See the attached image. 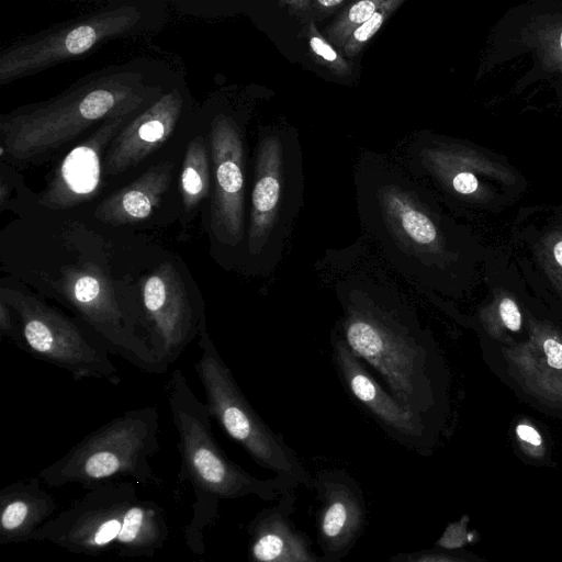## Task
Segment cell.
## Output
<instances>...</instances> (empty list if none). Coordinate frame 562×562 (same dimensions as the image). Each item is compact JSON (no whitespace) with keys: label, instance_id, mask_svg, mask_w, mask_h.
I'll return each instance as SVG.
<instances>
[{"label":"cell","instance_id":"6da1fadb","mask_svg":"<svg viewBox=\"0 0 562 562\" xmlns=\"http://www.w3.org/2000/svg\"><path fill=\"white\" fill-rule=\"evenodd\" d=\"M146 255L117 254L101 244L66 237L60 246L10 248L4 276L68 310L109 351L147 373H157L138 331L137 274Z\"/></svg>","mask_w":562,"mask_h":562},{"label":"cell","instance_id":"7a4b0ae2","mask_svg":"<svg viewBox=\"0 0 562 562\" xmlns=\"http://www.w3.org/2000/svg\"><path fill=\"white\" fill-rule=\"evenodd\" d=\"M334 289L341 310L337 326L349 350L435 436L441 364L408 297L381 271L344 272Z\"/></svg>","mask_w":562,"mask_h":562},{"label":"cell","instance_id":"3957f363","mask_svg":"<svg viewBox=\"0 0 562 562\" xmlns=\"http://www.w3.org/2000/svg\"><path fill=\"white\" fill-rule=\"evenodd\" d=\"M91 487L29 539L90 555L149 554L162 544L167 526L161 508L138 498L131 482L110 481Z\"/></svg>","mask_w":562,"mask_h":562},{"label":"cell","instance_id":"277c9868","mask_svg":"<svg viewBox=\"0 0 562 562\" xmlns=\"http://www.w3.org/2000/svg\"><path fill=\"white\" fill-rule=\"evenodd\" d=\"M149 88L136 72L121 71L93 79L61 95L1 121V154L35 160L101 120L131 115L148 98Z\"/></svg>","mask_w":562,"mask_h":562},{"label":"cell","instance_id":"5b68a950","mask_svg":"<svg viewBox=\"0 0 562 562\" xmlns=\"http://www.w3.org/2000/svg\"><path fill=\"white\" fill-rule=\"evenodd\" d=\"M171 419L177 429L181 458L180 474L195 491L215 505L220 499L255 495L262 501H277L299 486L291 479H258L234 463L216 442L205 403L191 390L183 372L176 369L166 384Z\"/></svg>","mask_w":562,"mask_h":562},{"label":"cell","instance_id":"8992f818","mask_svg":"<svg viewBox=\"0 0 562 562\" xmlns=\"http://www.w3.org/2000/svg\"><path fill=\"white\" fill-rule=\"evenodd\" d=\"M136 283L139 336L161 374L206 329L205 302L186 263L168 252L146 255Z\"/></svg>","mask_w":562,"mask_h":562},{"label":"cell","instance_id":"52a82bcc","mask_svg":"<svg viewBox=\"0 0 562 562\" xmlns=\"http://www.w3.org/2000/svg\"><path fill=\"white\" fill-rule=\"evenodd\" d=\"M0 300L13 311L18 327L14 344L20 349L68 371L75 381L94 378L120 384L109 349L82 322L9 276L0 278Z\"/></svg>","mask_w":562,"mask_h":562},{"label":"cell","instance_id":"ba28073f","mask_svg":"<svg viewBox=\"0 0 562 562\" xmlns=\"http://www.w3.org/2000/svg\"><path fill=\"white\" fill-rule=\"evenodd\" d=\"M157 406L126 411L86 435L64 457L40 472L49 485L80 483L86 487L132 476L155 481L149 459L159 450Z\"/></svg>","mask_w":562,"mask_h":562},{"label":"cell","instance_id":"9c48e42d","mask_svg":"<svg viewBox=\"0 0 562 562\" xmlns=\"http://www.w3.org/2000/svg\"><path fill=\"white\" fill-rule=\"evenodd\" d=\"M198 345L200 357L194 370L204 389L211 418L258 465L312 488L313 476L283 437L273 431L251 406L206 329L198 338Z\"/></svg>","mask_w":562,"mask_h":562},{"label":"cell","instance_id":"30bf717a","mask_svg":"<svg viewBox=\"0 0 562 562\" xmlns=\"http://www.w3.org/2000/svg\"><path fill=\"white\" fill-rule=\"evenodd\" d=\"M490 53L493 66L528 56L529 71L518 87L526 81L551 88L562 106V2L515 9L497 27Z\"/></svg>","mask_w":562,"mask_h":562},{"label":"cell","instance_id":"8fae6325","mask_svg":"<svg viewBox=\"0 0 562 562\" xmlns=\"http://www.w3.org/2000/svg\"><path fill=\"white\" fill-rule=\"evenodd\" d=\"M139 20L137 8L122 5L14 44L0 56V82H9L81 55L102 40L125 33Z\"/></svg>","mask_w":562,"mask_h":562},{"label":"cell","instance_id":"7c38bea8","mask_svg":"<svg viewBox=\"0 0 562 562\" xmlns=\"http://www.w3.org/2000/svg\"><path fill=\"white\" fill-rule=\"evenodd\" d=\"M214 193L210 234L216 248L225 250L224 269H238L245 241L243 142L235 122L214 117L210 131ZM220 251L215 259H217Z\"/></svg>","mask_w":562,"mask_h":562},{"label":"cell","instance_id":"4fadbf2b","mask_svg":"<svg viewBox=\"0 0 562 562\" xmlns=\"http://www.w3.org/2000/svg\"><path fill=\"white\" fill-rule=\"evenodd\" d=\"M425 154L429 169L450 191L488 212L513 204L527 187L506 159L490 150L451 145Z\"/></svg>","mask_w":562,"mask_h":562},{"label":"cell","instance_id":"5bb4252c","mask_svg":"<svg viewBox=\"0 0 562 562\" xmlns=\"http://www.w3.org/2000/svg\"><path fill=\"white\" fill-rule=\"evenodd\" d=\"M282 187V145L278 136H268L260 143L255 183L251 193V213L239 267L245 277H265L279 261V246L274 237L279 220Z\"/></svg>","mask_w":562,"mask_h":562},{"label":"cell","instance_id":"9a60e30c","mask_svg":"<svg viewBox=\"0 0 562 562\" xmlns=\"http://www.w3.org/2000/svg\"><path fill=\"white\" fill-rule=\"evenodd\" d=\"M335 366L346 389L398 443L419 454L430 452L435 436L412 412L406 409L368 371L349 350L337 326L330 331Z\"/></svg>","mask_w":562,"mask_h":562},{"label":"cell","instance_id":"2e32d148","mask_svg":"<svg viewBox=\"0 0 562 562\" xmlns=\"http://www.w3.org/2000/svg\"><path fill=\"white\" fill-rule=\"evenodd\" d=\"M312 488L319 503L316 539L322 554L335 562L353 549L367 526V504L359 483L341 469L318 471Z\"/></svg>","mask_w":562,"mask_h":562},{"label":"cell","instance_id":"e0dca14e","mask_svg":"<svg viewBox=\"0 0 562 562\" xmlns=\"http://www.w3.org/2000/svg\"><path fill=\"white\" fill-rule=\"evenodd\" d=\"M502 355L510 376L548 406L562 409V331L546 321H528V338L505 346Z\"/></svg>","mask_w":562,"mask_h":562},{"label":"cell","instance_id":"ac0fdd59","mask_svg":"<svg viewBox=\"0 0 562 562\" xmlns=\"http://www.w3.org/2000/svg\"><path fill=\"white\" fill-rule=\"evenodd\" d=\"M130 115L110 117L64 158L53 180L38 199L46 209L60 211L89 200L101 176V156L124 127ZM105 154V153H104Z\"/></svg>","mask_w":562,"mask_h":562},{"label":"cell","instance_id":"d6986e66","mask_svg":"<svg viewBox=\"0 0 562 562\" xmlns=\"http://www.w3.org/2000/svg\"><path fill=\"white\" fill-rule=\"evenodd\" d=\"M182 106L183 98L173 89L124 125L104 155L106 175L117 176L157 150L176 128Z\"/></svg>","mask_w":562,"mask_h":562},{"label":"cell","instance_id":"ffe728a7","mask_svg":"<svg viewBox=\"0 0 562 562\" xmlns=\"http://www.w3.org/2000/svg\"><path fill=\"white\" fill-rule=\"evenodd\" d=\"M294 490L258 512L248 525L249 562H335L316 554L308 536L293 525L290 517L295 508Z\"/></svg>","mask_w":562,"mask_h":562},{"label":"cell","instance_id":"44dd1931","mask_svg":"<svg viewBox=\"0 0 562 562\" xmlns=\"http://www.w3.org/2000/svg\"><path fill=\"white\" fill-rule=\"evenodd\" d=\"M172 167L169 161L150 167L128 186L104 199L95 207L94 218L112 227L146 221L170 186Z\"/></svg>","mask_w":562,"mask_h":562},{"label":"cell","instance_id":"7402d4cb","mask_svg":"<svg viewBox=\"0 0 562 562\" xmlns=\"http://www.w3.org/2000/svg\"><path fill=\"white\" fill-rule=\"evenodd\" d=\"M1 542L25 540L54 512V502L45 496L37 481L15 483L1 497Z\"/></svg>","mask_w":562,"mask_h":562},{"label":"cell","instance_id":"603a6c76","mask_svg":"<svg viewBox=\"0 0 562 562\" xmlns=\"http://www.w3.org/2000/svg\"><path fill=\"white\" fill-rule=\"evenodd\" d=\"M210 167L204 138L196 136L188 145L180 177L186 211L193 210L210 192Z\"/></svg>","mask_w":562,"mask_h":562},{"label":"cell","instance_id":"cb8c5ba5","mask_svg":"<svg viewBox=\"0 0 562 562\" xmlns=\"http://www.w3.org/2000/svg\"><path fill=\"white\" fill-rule=\"evenodd\" d=\"M479 319L491 338L503 342H509L510 336L522 327L518 302L503 289L495 290L493 299L480 308Z\"/></svg>","mask_w":562,"mask_h":562},{"label":"cell","instance_id":"d4e9b609","mask_svg":"<svg viewBox=\"0 0 562 562\" xmlns=\"http://www.w3.org/2000/svg\"><path fill=\"white\" fill-rule=\"evenodd\" d=\"M538 263L562 297V226L546 229L535 244Z\"/></svg>","mask_w":562,"mask_h":562},{"label":"cell","instance_id":"484cf974","mask_svg":"<svg viewBox=\"0 0 562 562\" xmlns=\"http://www.w3.org/2000/svg\"><path fill=\"white\" fill-rule=\"evenodd\" d=\"M383 0H362L348 7L338 19L325 30L329 42L338 47L345 45L350 35L378 10Z\"/></svg>","mask_w":562,"mask_h":562},{"label":"cell","instance_id":"4316f807","mask_svg":"<svg viewBox=\"0 0 562 562\" xmlns=\"http://www.w3.org/2000/svg\"><path fill=\"white\" fill-rule=\"evenodd\" d=\"M403 3L402 0H383L378 10L360 25L342 46L347 56H355L380 30L385 20Z\"/></svg>","mask_w":562,"mask_h":562},{"label":"cell","instance_id":"83f0119b","mask_svg":"<svg viewBox=\"0 0 562 562\" xmlns=\"http://www.w3.org/2000/svg\"><path fill=\"white\" fill-rule=\"evenodd\" d=\"M308 43L312 52L322 58L336 74L346 75L349 72L348 64L334 46L318 34L313 23L308 26Z\"/></svg>","mask_w":562,"mask_h":562},{"label":"cell","instance_id":"f1b7e54d","mask_svg":"<svg viewBox=\"0 0 562 562\" xmlns=\"http://www.w3.org/2000/svg\"><path fill=\"white\" fill-rule=\"evenodd\" d=\"M515 435L520 445L532 456H540L543 451V439L537 427L527 419H520L515 426Z\"/></svg>","mask_w":562,"mask_h":562},{"label":"cell","instance_id":"f546056e","mask_svg":"<svg viewBox=\"0 0 562 562\" xmlns=\"http://www.w3.org/2000/svg\"><path fill=\"white\" fill-rule=\"evenodd\" d=\"M0 337L12 340L13 342L18 339V327L16 321L11 307L3 301L0 300Z\"/></svg>","mask_w":562,"mask_h":562},{"label":"cell","instance_id":"4dcf8cb0","mask_svg":"<svg viewBox=\"0 0 562 562\" xmlns=\"http://www.w3.org/2000/svg\"><path fill=\"white\" fill-rule=\"evenodd\" d=\"M344 1L342 0H317L316 1V4H318L319 7H323V9H334L335 7H338L340 4H342Z\"/></svg>","mask_w":562,"mask_h":562}]
</instances>
